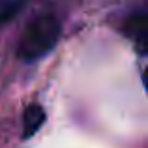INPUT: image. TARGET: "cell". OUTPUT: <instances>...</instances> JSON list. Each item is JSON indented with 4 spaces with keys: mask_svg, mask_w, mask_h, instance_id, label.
Masks as SVG:
<instances>
[{
    "mask_svg": "<svg viewBox=\"0 0 148 148\" xmlns=\"http://www.w3.org/2000/svg\"><path fill=\"white\" fill-rule=\"evenodd\" d=\"M62 36V25L53 13L36 15L21 34L15 56L25 64H34L56 47Z\"/></svg>",
    "mask_w": 148,
    "mask_h": 148,
    "instance_id": "1",
    "label": "cell"
},
{
    "mask_svg": "<svg viewBox=\"0 0 148 148\" xmlns=\"http://www.w3.org/2000/svg\"><path fill=\"white\" fill-rule=\"evenodd\" d=\"M124 30V36L135 45V49L139 51L141 54L146 53L148 47V26H146V13L143 11H137V13L130 15L126 19L122 26Z\"/></svg>",
    "mask_w": 148,
    "mask_h": 148,
    "instance_id": "2",
    "label": "cell"
},
{
    "mask_svg": "<svg viewBox=\"0 0 148 148\" xmlns=\"http://www.w3.org/2000/svg\"><path fill=\"white\" fill-rule=\"evenodd\" d=\"M45 122V111L41 105L32 103L25 109L23 114V139H32L41 130Z\"/></svg>",
    "mask_w": 148,
    "mask_h": 148,
    "instance_id": "3",
    "label": "cell"
}]
</instances>
